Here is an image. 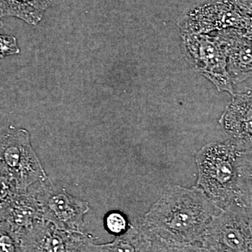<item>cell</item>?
Masks as SVG:
<instances>
[{"mask_svg":"<svg viewBox=\"0 0 252 252\" xmlns=\"http://www.w3.org/2000/svg\"><path fill=\"white\" fill-rule=\"evenodd\" d=\"M221 211L197 188L167 187L158 200L136 222L144 232L177 245H200L207 225Z\"/></svg>","mask_w":252,"mask_h":252,"instance_id":"obj_1","label":"cell"},{"mask_svg":"<svg viewBox=\"0 0 252 252\" xmlns=\"http://www.w3.org/2000/svg\"><path fill=\"white\" fill-rule=\"evenodd\" d=\"M196 163V187L217 208L233 203L252 207L251 145L210 144L197 154Z\"/></svg>","mask_w":252,"mask_h":252,"instance_id":"obj_2","label":"cell"},{"mask_svg":"<svg viewBox=\"0 0 252 252\" xmlns=\"http://www.w3.org/2000/svg\"><path fill=\"white\" fill-rule=\"evenodd\" d=\"M252 207L233 203L215 215L200 242L207 252H252Z\"/></svg>","mask_w":252,"mask_h":252,"instance_id":"obj_3","label":"cell"},{"mask_svg":"<svg viewBox=\"0 0 252 252\" xmlns=\"http://www.w3.org/2000/svg\"><path fill=\"white\" fill-rule=\"evenodd\" d=\"M0 163L14 177L18 193L28 191L31 186L48 178L32 146L29 132L22 127L10 126L0 135Z\"/></svg>","mask_w":252,"mask_h":252,"instance_id":"obj_4","label":"cell"},{"mask_svg":"<svg viewBox=\"0 0 252 252\" xmlns=\"http://www.w3.org/2000/svg\"><path fill=\"white\" fill-rule=\"evenodd\" d=\"M30 189L39 205L41 219L56 228L70 233H87L84 217L90 210L89 203L54 185L48 177Z\"/></svg>","mask_w":252,"mask_h":252,"instance_id":"obj_5","label":"cell"},{"mask_svg":"<svg viewBox=\"0 0 252 252\" xmlns=\"http://www.w3.org/2000/svg\"><path fill=\"white\" fill-rule=\"evenodd\" d=\"M89 234L64 231L39 220L20 235L21 252H80Z\"/></svg>","mask_w":252,"mask_h":252,"instance_id":"obj_6","label":"cell"},{"mask_svg":"<svg viewBox=\"0 0 252 252\" xmlns=\"http://www.w3.org/2000/svg\"><path fill=\"white\" fill-rule=\"evenodd\" d=\"M0 220L6 222L11 230L20 236L23 231L42 219L37 201L28 190L15 194L1 206Z\"/></svg>","mask_w":252,"mask_h":252,"instance_id":"obj_7","label":"cell"},{"mask_svg":"<svg viewBox=\"0 0 252 252\" xmlns=\"http://www.w3.org/2000/svg\"><path fill=\"white\" fill-rule=\"evenodd\" d=\"M92 235L84 238L80 252H148L151 237L137 223H130L124 234L116 237L111 243L95 244Z\"/></svg>","mask_w":252,"mask_h":252,"instance_id":"obj_8","label":"cell"},{"mask_svg":"<svg viewBox=\"0 0 252 252\" xmlns=\"http://www.w3.org/2000/svg\"><path fill=\"white\" fill-rule=\"evenodd\" d=\"M52 0H0V17H16L36 26Z\"/></svg>","mask_w":252,"mask_h":252,"instance_id":"obj_9","label":"cell"},{"mask_svg":"<svg viewBox=\"0 0 252 252\" xmlns=\"http://www.w3.org/2000/svg\"><path fill=\"white\" fill-rule=\"evenodd\" d=\"M150 237L148 252H203V248L200 245H177Z\"/></svg>","mask_w":252,"mask_h":252,"instance_id":"obj_10","label":"cell"},{"mask_svg":"<svg viewBox=\"0 0 252 252\" xmlns=\"http://www.w3.org/2000/svg\"><path fill=\"white\" fill-rule=\"evenodd\" d=\"M104 224L108 233L117 237L125 233L130 223L123 212L112 211L109 212L104 217Z\"/></svg>","mask_w":252,"mask_h":252,"instance_id":"obj_11","label":"cell"},{"mask_svg":"<svg viewBox=\"0 0 252 252\" xmlns=\"http://www.w3.org/2000/svg\"><path fill=\"white\" fill-rule=\"evenodd\" d=\"M0 252H21L19 235L0 220Z\"/></svg>","mask_w":252,"mask_h":252,"instance_id":"obj_12","label":"cell"},{"mask_svg":"<svg viewBox=\"0 0 252 252\" xmlns=\"http://www.w3.org/2000/svg\"><path fill=\"white\" fill-rule=\"evenodd\" d=\"M18 193L16 183L9 170L0 163V208Z\"/></svg>","mask_w":252,"mask_h":252,"instance_id":"obj_13","label":"cell"},{"mask_svg":"<svg viewBox=\"0 0 252 252\" xmlns=\"http://www.w3.org/2000/svg\"><path fill=\"white\" fill-rule=\"evenodd\" d=\"M19 53L17 39L15 36L0 34V59Z\"/></svg>","mask_w":252,"mask_h":252,"instance_id":"obj_14","label":"cell"},{"mask_svg":"<svg viewBox=\"0 0 252 252\" xmlns=\"http://www.w3.org/2000/svg\"><path fill=\"white\" fill-rule=\"evenodd\" d=\"M3 26H4V24H3V23L1 22V21H0V29H1V28H2Z\"/></svg>","mask_w":252,"mask_h":252,"instance_id":"obj_15","label":"cell"},{"mask_svg":"<svg viewBox=\"0 0 252 252\" xmlns=\"http://www.w3.org/2000/svg\"><path fill=\"white\" fill-rule=\"evenodd\" d=\"M203 252H207L206 250H205V249H203Z\"/></svg>","mask_w":252,"mask_h":252,"instance_id":"obj_16","label":"cell"}]
</instances>
